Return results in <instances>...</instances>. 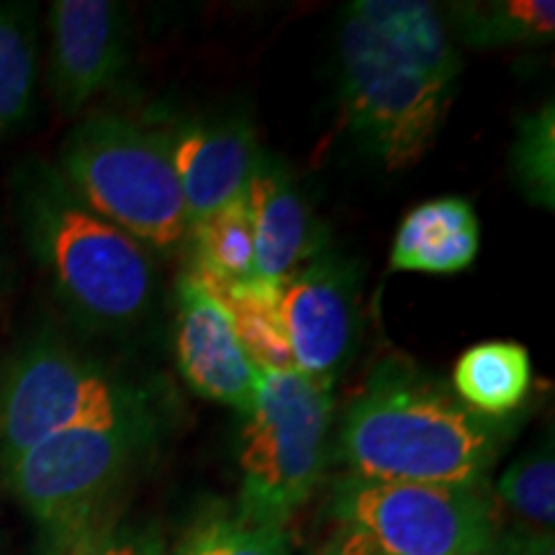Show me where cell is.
Masks as SVG:
<instances>
[{
  "instance_id": "obj_8",
  "label": "cell",
  "mask_w": 555,
  "mask_h": 555,
  "mask_svg": "<svg viewBox=\"0 0 555 555\" xmlns=\"http://www.w3.org/2000/svg\"><path fill=\"white\" fill-rule=\"evenodd\" d=\"M332 515L360 530L380 555H489L494 504L481 486L373 481L345 476Z\"/></svg>"
},
{
  "instance_id": "obj_2",
  "label": "cell",
  "mask_w": 555,
  "mask_h": 555,
  "mask_svg": "<svg viewBox=\"0 0 555 555\" xmlns=\"http://www.w3.org/2000/svg\"><path fill=\"white\" fill-rule=\"evenodd\" d=\"M502 420L476 414L446 384L401 358L378 363L345 409L337 450L373 481L481 486L494 466Z\"/></svg>"
},
{
  "instance_id": "obj_14",
  "label": "cell",
  "mask_w": 555,
  "mask_h": 555,
  "mask_svg": "<svg viewBox=\"0 0 555 555\" xmlns=\"http://www.w3.org/2000/svg\"><path fill=\"white\" fill-rule=\"evenodd\" d=\"M478 217L468 198L440 196L406 214L393 237L388 268L404 273L453 275L476 260Z\"/></svg>"
},
{
  "instance_id": "obj_1",
  "label": "cell",
  "mask_w": 555,
  "mask_h": 555,
  "mask_svg": "<svg viewBox=\"0 0 555 555\" xmlns=\"http://www.w3.org/2000/svg\"><path fill=\"white\" fill-rule=\"evenodd\" d=\"M339 103L350 134L388 172L435 144L461 78L446 13L420 0H358L337 34Z\"/></svg>"
},
{
  "instance_id": "obj_23",
  "label": "cell",
  "mask_w": 555,
  "mask_h": 555,
  "mask_svg": "<svg viewBox=\"0 0 555 555\" xmlns=\"http://www.w3.org/2000/svg\"><path fill=\"white\" fill-rule=\"evenodd\" d=\"M54 555H168V551L155 522L106 512L75 532Z\"/></svg>"
},
{
  "instance_id": "obj_13",
  "label": "cell",
  "mask_w": 555,
  "mask_h": 555,
  "mask_svg": "<svg viewBox=\"0 0 555 555\" xmlns=\"http://www.w3.org/2000/svg\"><path fill=\"white\" fill-rule=\"evenodd\" d=\"M242 196H245L249 227H253L258 281H283L317 249L324 247L307 198L301 196L291 172L275 157L260 155Z\"/></svg>"
},
{
  "instance_id": "obj_5",
  "label": "cell",
  "mask_w": 555,
  "mask_h": 555,
  "mask_svg": "<svg viewBox=\"0 0 555 555\" xmlns=\"http://www.w3.org/2000/svg\"><path fill=\"white\" fill-rule=\"evenodd\" d=\"M335 380L262 371L240 437V515L286 527L314 494L327 461Z\"/></svg>"
},
{
  "instance_id": "obj_10",
  "label": "cell",
  "mask_w": 555,
  "mask_h": 555,
  "mask_svg": "<svg viewBox=\"0 0 555 555\" xmlns=\"http://www.w3.org/2000/svg\"><path fill=\"white\" fill-rule=\"evenodd\" d=\"M47 26L54 101L65 114H78L129 65V11L111 0H54Z\"/></svg>"
},
{
  "instance_id": "obj_12",
  "label": "cell",
  "mask_w": 555,
  "mask_h": 555,
  "mask_svg": "<svg viewBox=\"0 0 555 555\" xmlns=\"http://www.w3.org/2000/svg\"><path fill=\"white\" fill-rule=\"evenodd\" d=\"M168 137L189 227L240 198L262 155L253 124L240 114L196 116Z\"/></svg>"
},
{
  "instance_id": "obj_24",
  "label": "cell",
  "mask_w": 555,
  "mask_h": 555,
  "mask_svg": "<svg viewBox=\"0 0 555 555\" xmlns=\"http://www.w3.org/2000/svg\"><path fill=\"white\" fill-rule=\"evenodd\" d=\"M489 555H555L553 532L515 527L504 535H496Z\"/></svg>"
},
{
  "instance_id": "obj_22",
  "label": "cell",
  "mask_w": 555,
  "mask_h": 555,
  "mask_svg": "<svg viewBox=\"0 0 555 555\" xmlns=\"http://www.w3.org/2000/svg\"><path fill=\"white\" fill-rule=\"evenodd\" d=\"M512 172L532 204L551 208L555 206V114L553 101L517 124V137L512 142Z\"/></svg>"
},
{
  "instance_id": "obj_18",
  "label": "cell",
  "mask_w": 555,
  "mask_h": 555,
  "mask_svg": "<svg viewBox=\"0 0 555 555\" xmlns=\"http://www.w3.org/2000/svg\"><path fill=\"white\" fill-rule=\"evenodd\" d=\"M39 78L37 5L0 3V142L31 119Z\"/></svg>"
},
{
  "instance_id": "obj_20",
  "label": "cell",
  "mask_w": 555,
  "mask_h": 555,
  "mask_svg": "<svg viewBox=\"0 0 555 555\" xmlns=\"http://www.w3.org/2000/svg\"><path fill=\"white\" fill-rule=\"evenodd\" d=\"M496 496L525 530L553 532L555 522V457L553 442L527 450L499 476Z\"/></svg>"
},
{
  "instance_id": "obj_16",
  "label": "cell",
  "mask_w": 555,
  "mask_h": 555,
  "mask_svg": "<svg viewBox=\"0 0 555 555\" xmlns=\"http://www.w3.org/2000/svg\"><path fill=\"white\" fill-rule=\"evenodd\" d=\"M453 41L474 50H502L515 44H543L555 34L551 0H476L442 9Z\"/></svg>"
},
{
  "instance_id": "obj_11",
  "label": "cell",
  "mask_w": 555,
  "mask_h": 555,
  "mask_svg": "<svg viewBox=\"0 0 555 555\" xmlns=\"http://www.w3.org/2000/svg\"><path fill=\"white\" fill-rule=\"evenodd\" d=\"M178 367L198 397L247 414L260 393V367L249 360L221 304L193 273L178 283Z\"/></svg>"
},
{
  "instance_id": "obj_19",
  "label": "cell",
  "mask_w": 555,
  "mask_h": 555,
  "mask_svg": "<svg viewBox=\"0 0 555 555\" xmlns=\"http://www.w3.org/2000/svg\"><path fill=\"white\" fill-rule=\"evenodd\" d=\"M191 273L217 281L245 283L255 278L253 227H249L245 196L219 206L208 217L189 227Z\"/></svg>"
},
{
  "instance_id": "obj_15",
  "label": "cell",
  "mask_w": 555,
  "mask_h": 555,
  "mask_svg": "<svg viewBox=\"0 0 555 555\" xmlns=\"http://www.w3.org/2000/svg\"><path fill=\"white\" fill-rule=\"evenodd\" d=\"M532 363L525 345L491 339L457 358L453 391L476 414L502 420L522 406L530 393Z\"/></svg>"
},
{
  "instance_id": "obj_21",
  "label": "cell",
  "mask_w": 555,
  "mask_h": 555,
  "mask_svg": "<svg viewBox=\"0 0 555 555\" xmlns=\"http://www.w3.org/2000/svg\"><path fill=\"white\" fill-rule=\"evenodd\" d=\"M172 555H291L286 527L211 512L189 527Z\"/></svg>"
},
{
  "instance_id": "obj_9",
  "label": "cell",
  "mask_w": 555,
  "mask_h": 555,
  "mask_svg": "<svg viewBox=\"0 0 555 555\" xmlns=\"http://www.w3.org/2000/svg\"><path fill=\"white\" fill-rule=\"evenodd\" d=\"M278 311L298 373L335 380L360 343V278L352 262L317 249L275 283Z\"/></svg>"
},
{
  "instance_id": "obj_7",
  "label": "cell",
  "mask_w": 555,
  "mask_h": 555,
  "mask_svg": "<svg viewBox=\"0 0 555 555\" xmlns=\"http://www.w3.org/2000/svg\"><path fill=\"white\" fill-rule=\"evenodd\" d=\"M147 414L152 401L137 384L41 335L21 347L0 386V468L52 435Z\"/></svg>"
},
{
  "instance_id": "obj_17",
  "label": "cell",
  "mask_w": 555,
  "mask_h": 555,
  "mask_svg": "<svg viewBox=\"0 0 555 555\" xmlns=\"http://www.w3.org/2000/svg\"><path fill=\"white\" fill-rule=\"evenodd\" d=\"M196 278L227 311L242 347L260 371H291L294 367L286 330H283L281 311H278L275 283L258 281V278L245 283L217 281V278L206 275Z\"/></svg>"
},
{
  "instance_id": "obj_3",
  "label": "cell",
  "mask_w": 555,
  "mask_h": 555,
  "mask_svg": "<svg viewBox=\"0 0 555 555\" xmlns=\"http://www.w3.org/2000/svg\"><path fill=\"white\" fill-rule=\"evenodd\" d=\"M13 196L26 247L82 327L124 332L144 322L157 291L147 247L90 211L44 159L18 165Z\"/></svg>"
},
{
  "instance_id": "obj_4",
  "label": "cell",
  "mask_w": 555,
  "mask_h": 555,
  "mask_svg": "<svg viewBox=\"0 0 555 555\" xmlns=\"http://www.w3.org/2000/svg\"><path fill=\"white\" fill-rule=\"evenodd\" d=\"M54 170L90 211L150 253H170L189 240L168 131L114 111L88 114L60 144Z\"/></svg>"
},
{
  "instance_id": "obj_6",
  "label": "cell",
  "mask_w": 555,
  "mask_h": 555,
  "mask_svg": "<svg viewBox=\"0 0 555 555\" xmlns=\"http://www.w3.org/2000/svg\"><path fill=\"white\" fill-rule=\"evenodd\" d=\"M155 414L106 427L52 435L0 468L57 553L75 532L108 512V502L155 446Z\"/></svg>"
},
{
  "instance_id": "obj_25",
  "label": "cell",
  "mask_w": 555,
  "mask_h": 555,
  "mask_svg": "<svg viewBox=\"0 0 555 555\" xmlns=\"http://www.w3.org/2000/svg\"><path fill=\"white\" fill-rule=\"evenodd\" d=\"M322 555H380V553L378 547L363 535V532L339 525V530L332 535Z\"/></svg>"
}]
</instances>
